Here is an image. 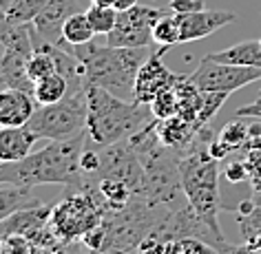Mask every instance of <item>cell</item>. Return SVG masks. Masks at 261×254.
<instances>
[{"label":"cell","instance_id":"6da1fadb","mask_svg":"<svg viewBox=\"0 0 261 254\" xmlns=\"http://www.w3.org/2000/svg\"><path fill=\"white\" fill-rule=\"evenodd\" d=\"M87 144V131L69 139H51L49 146L29 153L24 159L0 164V184L24 188L60 184L67 186L69 190H80L84 184L82 153Z\"/></svg>","mask_w":261,"mask_h":254},{"label":"cell","instance_id":"7a4b0ae2","mask_svg":"<svg viewBox=\"0 0 261 254\" xmlns=\"http://www.w3.org/2000/svg\"><path fill=\"white\" fill-rule=\"evenodd\" d=\"M213 142L211 128H201L195 135L193 144L179 155V177L181 190L188 206L197 212L211 230L224 237L219 230L217 214L221 210V186H219V159H215L208 146Z\"/></svg>","mask_w":261,"mask_h":254},{"label":"cell","instance_id":"3957f363","mask_svg":"<svg viewBox=\"0 0 261 254\" xmlns=\"http://www.w3.org/2000/svg\"><path fill=\"white\" fill-rule=\"evenodd\" d=\"M84 89H87V133L95 146L130 139L151 124L148 117L153 115V110L148 104L124 100L95 84H84Z\"/></svg>","mask_w":261,"mask_h":254},{"label":"cell","instance_id":"277c9868","mask_svg":"<svg viewBox=\"0 0 261 254\" xmlns=\"http://www.w3.org/2000/svg\"><path fill=\"white\" fill-rule=\"evenodd\" d=\"M75 58L82 62L84 84H95L111 91L117 97L133 100L135 77L140 67L148 58L146 49H120V47H95L80 44L73 47Z\"/></svg>","mask_w":261,"mask_h":254},{"label":"cell","instance_id":"5b68a950","mask_svg":"<svg viewBox=\"0 0 261 254\" xmlns=\"http://www.w3.org/2000/svg\"><path fill=\"white\" fill-rule=\"evenodd\" d=\"M27 128L38 139H69L87 131V89H73L64 100L38 106Z\"/></svg>","mask_w":261,"mask_h":254},{"label":"cell","instance_id":"8992f818","mask_svg":"<svg viewBox=\"0 0 261 254\" xmlns=\"http://www.w3.org/2000/svg\"><path fill=\"white\" fill-rule=\"evenodd\" d=\"M104 206L93 192L69 190L60 204L51 208V230L60 239V243L80 241L89 230L102 223Z\"/></svg>","mask_w":261,"mask_h":254},{"label":"cell","instance_id":"52a82bcc","mask_svg":"<svg viewBox=\"0 0 261 254\" xmlns=\"http://www.w3.org/2000/svg\"><path fill=\"white\" fill-rule=\"evenodd\" d=\"M166 9L144 7V5H135L126 11H117V22L113 31L107 36L109 47L120 49H146L153 42V27Z\"/></svg>","mask_w":261,"mask_h":254},{"label":"cell","instance_id":"ba28073f","mask_svg":"<svg viewBox=\"0 0 261 254\" xmlns=\"http://www.w3.org/2000/svg\"><path fill=\"white\" fill-rule=\"evenodd\" d=\"M188 82L199 91H217V93H234V91L248 87L252 82L261 80V69L257 67H237V64L215 62L211 58H204L199 67L186 75Z\"/></svg>","mask_w":261,"mask_h":254},{"label":"cell","instance_id":"9c48e42d","mask_svg":"<svg viewBox=\"0 0 261 254\" xmlns=\"http://www.w3.org/2000/svg\"><path fill=\"white\" fill-rule=\"evenodd\" d=\"M166 47H160L158 53H151L144 60V64L138 71V77H135V89H133V100L140 104H148L158 97L162 91L177 84L184 75H175L168 71V67L162 62V55H164Z\"/></svg>","mask_w":261,"mask_h":254},{"label":"cell","instance_id":"30bf717a","mask_svg":"<svg viewBox=\"0 0 261 254\" xmlns=\"http://www.w3.org/2000/svg\"><path fill=\"white\" fill-rule=\"evenodd\" d=\"M179 18V42H195L201 38H208L217 29L226 27L237 20V14L232 11H215V9H201L195 14H177Z\"/></svg>","mask_w":261,"mask_h":254},{"label":"cell","instance_id":"8fae6325","mask_svg":"<svg viewBox=\"0 0 261 254\" xmlns=\"http://www.w3.org/2000/svg\"><path fill=\"white\" fill-rule=\"evenodd\" d=\"M75 11H80L75 0H47L44 9L34 20V27L42 40L69 49V44L62 40V27L69 20V16H73Z\"/></svg>","mask_w":261,"mask_h":254},{"label":"cell","instance_id":"7c38bea8","mask_svg":"<svg viewBox=\"0 0 261 254\" xmlns=\"http://www.w3.org/2000/svg\"><path fill=\"white\" fill-rule=\"evenodd\" d=\"M36 97L22 89H0V126H27L36 113Z\"/></svg>","mask_w":261,"mask_h":254},{"label":"cell","instance_id":"4fadbf2b","mask_svg":"<svg viewBox=\"0 0 261 254\" xmlns=\"http://www.w3.org/2000/svg\"><path fill=\"white\" fill-rule=\"evenodd\" d=\"M38 142L27 126H0V164L24 159Z\"/></svg>","mask_w":261,"mask_h":254},{"label":"cell","instance_id":"5bb4252c","mask_svg":"<svg viewBox=\"0 0 261 254\" xmlns=\"http://www.w3.org/2000/svg\"><path fill=\"white\" fill-rule=\"evenodd\" d=\"M215 62L237 64V67H257L261 69V40H244L224 51L208 55Z\"/></svg>","mask_w":261,"mask_h":254},{"label":"cell","instance_id":"9a60e30c","mask_svg":"<svg viewBox=\"0 0 261 254\" xmlns=\"http://www.w3.org/2000/svg\"><path fill=\"white\" fill-rule=\"evenodd\" d=\"M234 212H237V223L244 243L254 250H261V204H254L250 197L241 201Z\"/></svg>","mask_w":261,"mask_h":254},{"label":"cell","instance_id":"2e32d148","mask_svg":"<svg viewBox=\"0 0 261 254\" xmlns=\"http://www.w3.org/2000/svg\"><path fill=\"white\" fill-rule=\"evenodd\" d=\"M31 190H34V188L0 184V223H5L11 214H16L18 210H22V208L42 204L40 199H36V194Z\"/></svg>","mask_w":261,"mask_h":254},{"label":"cell","instance_id":"e0dca14e","mask_svg":"<svg viewBox=\"0 0 261 254\" xmlns=\"http://www.w3.org/2000/svg\"><path fill=\"white\" fill-rule=\"evenodd\" d=\"M69 91H71V84L60 73H54L34 84V97H36L38 106H49V104L64 100L69 95Z\"/></svg>","mask_w":261,"mask_h":254},{"label":"cell","instance_id":"ac0fdd59","mask_svg":"<svg viewBox=\"0 0 261 254\" xmlns=\"http://www.w3.org/2000/svg\"><path fill=\"white\" fill-rule=\"evenodd\" d=\"M95 29L91 24L87 11H75L73 16H69V20L64 22L62 27V40L71 44V47H80V44H87L95 38Z\"/></svg>","mask_w":261,"mask_h":254},{"label":"cell","instance_id":"d6986e66","mask_svg":"<svg viewBox=\"0 0 261 254\" xmlns=\"http://www.w3.org/2000/svg\"><path fill=\"white\" fill-rule=\"evenodd\" d=\"M179 18L177 14H173L171 9L166 11L164 16L155 22L153 27V42H158L160 47H173V44H179Z\"/></svg>","mask_w":261,"mask_h":254},{"label":"cell","instance_id":"ffe728a7","mask_svg":"<svg viewBox=\"0 0 261 254\" xmlns=\"http://www.w3.org/2000/svg\"><path fill=\"white\" fill-rule=\"evenodd\" d=\"M87 16L91 24H93L95 34L97 36H109L111 31H113L115 22H117V9L111 7V5H95L91 3V7L87 9Z\"/></svg>","mask_w":261,"mask_h":254},{"label":"cell","instance_id":"44dd1931","mask_svg":"<svg viewBox=\"0 0 261 254\" xmlns=\"http://www.w3.org/2000/svg\"><path fill=\"white\" fill-rule=\"evenodd\" d=\"M217 139L224 142V144L228 148H232V151H241V148L246 146V142L250 139V124L239 122V117H234V120H230L219 131Z\"/></svg>","mask_w":261,"mask_h":254},{"label":"cell","instance_id":"7402d4cb","mask_svg":"<svg viewBox=\"0 0 261 254\" xmlns=\"http://www.w3.org/2000/svg\"><path fill=\"white\" fill-rule=\"evenodd\" d=\"M47 0H14L7 9V16L14 24H31L44 9Z\"/></svg>","mask_w":261,"mask_h":254},{"label":"cell","instance_id":"603a6c76","mask_svg":"<svg viewBox=\"0 0 261 254\" xmlns=\"http://www.w3.org/2000/svg\"><path fill=\"white\" fill-rule=\"evenodd\" d=\"M244 161L248 168V184L254 204H261V148H246Z\"/></svg>","mask_w":261,"mask_h":254},{"label":"cell","instance_id":"cb8c5ba5","mask_svg":"<svg viewBox=\"0 0 261 254\" xmlns=\"http://www.w3.org/2000/svg\"><path fill=\"white\" fill-rule=\"evenodd\" d=\"M151 110L155 120H168V117L177 115L179 110V100H177V84L164 89L162 93L151 102Z\"/></svg>","mask_w":261,"mask_h":254},{"label":"cell","instance_id":"d4e9b609","mask_svg":"<svg viewBox=\"0 0 261 254\" xmlns=\"http://www.w3.org/2000/svg\"><path fill=\"white\" fill-rule=\"evenodd\" d=\"M0 254H44V250L24 234H7L0 237Z\"/></svg>","mask_w":261,"mask_h":254},{"label":"cell","instance_id":"484cf974","mask_svg":"<svg viewBox=\"0 0 261 254\" xmlns=\"http://www.w3.org/2000/svg\"><path fill=\"white\" fill-rule=\"evenodd\" d=\"M224 179L230 181V184H244V181H248V168H246L244 157L228 161L224 168Z\"/></svg>","mask_w":261,"mask_h":254},{"label":"cell","instance_id":"4316f807","mask_svg":"<svg viewBox=\"0 0 261 254\" xmlns=\"http://www.w3.org/2000/svg\"><path fill=\"white\" fill-rule=\"evenodd\" d=\"M168 9L173 14H195V11H201L206 7H204V0H171Z\"/></svg>","mask_w":261,"mask_h":254},{"label":"cell","instance_id":"83f0119b","mask_svg":"<svg viewBox=\"0 0 261 254\" xmlns=\"http://www.w3.org/2000/svg\"><path fill=\"white\" fill-rule=\"evenodd\" d=\"M219 254H261V250H254V247L241 243V245H232L228 243V241H224L219 247H217Z\"/></svg>","mask_w":261,"mask_h":254},{"label":"cell","instance_id":"f1b7e54d","mask_svg":"<svg viewBox=\"0 0 261 254\" xmlns=\"http://www.w3.org/2000/svg\"><path fill=\"white\" fill-rule=\"evenodd\" d=\"M234 117H254V120H261V100L257 97V102L252 104H246V106L237 108Z\"/></svg>","mask_w":261,"mask_h":254},{"label":"cell","instance_id":"f546056e","mask_svg":"<svg viewBox=\"0 0 261 254\" xmlns=\"http://www.w3.org/2000/svg\"><path fill=\"white\" fill-rule=\"evenodd\" d=\"M11 27H14V22L9 20L7 11L0 7V44L7 42V38H9V34H11Z\"/></svg>","mask_w":261,"mask_h":254},{"label":"cell","instance_id":"4dcf8cb0","mask_svg":"<svg viewBox=\"0 0 261 254\" xmlns=\"http://www.w3.org/2000/svg\"><path fill=\"white\" fill-rule=\"evenodd\" d=\"M135 5H138V0H115L113 7H115L117 11H126V9H130V7H135Z\"/></svg>","mask_w":261,"mask_h":254},{"label":"cell","instance_id":"1f68e13d","mask_svg":"<svg viewBox=\"0 0 261 254\" xmlns=\"http://www.w3.org/2000/svg\"><path fill=\"white\" fill-rule=\"evenodd\" d=\"M246 148H261V135H257V137H250L241 151H246Z\"/></svg>","mask_w":261,"mask_h":254},{"label":"cell","instance_id":"d6a6232c","mask_svg":"<svg viewBox=\"0 0 261 254\" xmlns=\"http://www.w3.org/2000/svg\"><path fill=\"white\" fill-rule=\"evenodd\" d=\"M49 254H71V250H69V245H67V243H58Z\"/></svg>","mask_w":261,"mask_h":254},{"label":"cell","instance_id":"836d02e7","mask_svg":"<svg viewBox=\"0 0 261 254\" xmlns=\"http://www.w3.org/2000/svg\"><path fill=\"white\" fill-rule=\"evenodd\" d=\"M91 3H95V5H111V7H113L115 0H91Z\"/></svg>","mask_w":261,"mask_h":254},{"label":"cell","instance_id":"e575fe53","mask_svg":"<svg viewBox=\"0 0 261 254\" xmlns=\"http://www.w3.org/2000/svg\"><path fill=\"white\" fill-rule=\"evenodd\" d=\"M11 3H14V0H0V7H3L5 11H7V9L11 7Z\"/></svg>","mask_w":261,"mask_h":254},{"label":"cell","instance_id":"d590c367","mask_svg":"<svg viewBox=\"0 0 261 254\" xmlns=\"http://www.w3.org/2000/svg\"><path fill=\"white\" fill-rule=\"evenodd\" d=\"M259 100H261V93H259Z\"/></svg>","mask_w":261,"mask_h":254},{"label":"cell","instance_id":"8d00e7d4","mask_svg":"<svg viewBox=\"0 0 261 254\" xmlns=\"http://www.w3.org/2000/svg\"><path fill=\"white\" fill-rule=\"evenodd\" d=\"M259 40H261V38H259Z\"/></svg>","mask_w":261,"mask_h":254}]
</instances>
